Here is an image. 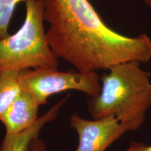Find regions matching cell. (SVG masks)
Instances as JSON below:
<instances>
[{"label": "cell", "instance_id": "8", "mask_svg": "<svg viewBox=\"0 0 151 151\" xmlns=\"http://www.w3.org/2000/svg\"><path fill=\"white\" fill-rule=\"evenodd\" d=\"M18 73L12 70L0 75V120L20 92Z\"/></svg>", "mask_w": 151, "mask_h": 151}, {"label": "cell", "instance_id": "10", "mask_svg": "<svg viewBox=\"0 0 151 151\" xmlns=\"http://www.w3.org/2000/svg\"><path fill=\"white\" fill-rule=\"evenodd\" d=\"M27 151H48V149L44 141L37 137L31 141Z\"/></svg>", "mask_w": 151, "mask_h": 151}, {"label": "cell", "instance_id": "2", "mask_svg": "<svg viewBox=\"0 0 151 151\" xmlns=\"http://www.w3.org/2000/svg\"><path fill=\"white\" fill-rule=\"evenodd\" d=\"M136 62L115 65L100 76L101 90L88 101L93 119L114 116L129 128L141 127L151 106V72Z\"/></svg>", "mask_w": 151, "mask_h": 151}, {"label": "cell", "instance_id": "5", "mask_svg": "<svg viewBox=\"0 0 151 151\" xmlns=\"http://www.w3.org/2000/svg\"><path fill=\"white\" fill-rule=\"evenodd\" d=\"M69 125L78 137V144L74 151H106L129 132V128L113 115L91 120L74 113L70 117Z\"/></svg>", "mask_w": 151, "mask_h": 151}, {"label": "cell", "instance_id": "1", "mask_svg": "<svg viewBox=\"0 0 151 151\" xmlns=\"http://www.w3.org/2000/svg\"><path fill=\"white\" fill-rule=\"evenodd\" d=\"M50 48L84 72L109 70L124 62L148 63L151 39L124 36L109 27L89 0H41Z\"/></svg>", "mask_w": 151, "mask_h": 151}, {"label": "cell", "instance_id": "9", "mask_svg": "<svg viewBox=\"0 0 151 151\" xmlns=\"http://www.w3.org/2000/svg\"><path fill=\"white\" fill-rule=\"evenodd\" d=\"M32 0H0V39L9 37V27L18 4Z\"/></svg>", "mask_w": 151, "mask_h": 151}, {"label": "cell", "instance_id": "11", "mask_svg": "<svg viewBox=\"0 0 151 151\" xmlns=\"http://www.w3.org/2000/svg\"><path fill=\"white\" fill-rule=\"evenodd\" d=\"M120 151H151V145L132 141L130 142L129 148Z\"/></svg>", "mask_w": 151, "mask_h": 151}, {"label": "cell", "instance_id": "4", "mask_svg": "<svg viewBox=\"0 0 151 151\" xmlns=\"http://www.w3.org/2000/svg\"><path fill=\"white\" fill-rule=\"evenodd\" d=\"M20 90L32 95L40 106L53 94L68 90L83 92L90 97L99 94L100 76L96 71H60L54 68H36L19 71Z\"/></svg>", "mask_w": 151, "mask_h": 151}, {"label": "cell", "instance_id": "3", "mask_svg": "<svg viewBox=\"0 0 151 151\" xmlns=\"http://www.w3.org/2000/svg\"><path fill=\"white\" fill-rule=\"evenodd\" d=\"M23 24L16 33L0 39V75L7 71L58 69V58L49 45L41 0L25 3Z\"/></svg>", "mask_w": 151, "mask_h": 151}, {"label": "cell", "instance_id": "6", "mask_svg": "<svg viewBox=\"0 0 151 151\" xmlns=\"http://www.w3.org/2000/svg\"><path fill=\"white\" fill-rule=\"evenodd\" d=\"M39 104L32 95L20 90L1 118L6 134H18L31 127L39 119Z\"/></svg>", "mask_w": 151, "mask_h": 151}, {"label": "cell", "instance_id": "12", "mask_svg": "<svg viewBox=\"0 0 151 151\" xmlns=\"http://www.w3.org/2000/svg\"><path fill=\"white\" fill-rule=\"evenodd\" d=\"M144 1V3L146 4L147 6H148L149 8L151 9V0H143Z\"/></svg>", "mask_w": 151, "mask_h": 151}, {"label": "cell", "instance_id": "7", "mask_svg": "<svg viewBox=\"0 0 151 151\" xmlns=\"http://www.w3.org/2000/svg\"><path fill=\"white\" fill-rule=\"evenodd\" d=\"M69 97V95H67L55 104L45 114L39 117L31 127L25 131L14 135L6 134L0 144V151H27L29 143L35 138L39 137L44 126L57 118L60 109L67 102Z\"/></svg>", "mask_w": 151, "mask_h": 151}]
</instances>
